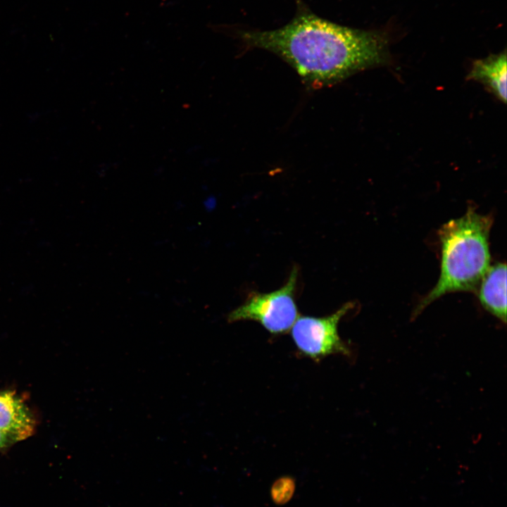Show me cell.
I'll return each instance as SVG.
<instances>
[{
  "mask_svg": "<svg viewBox=\"0 0 507 507\" xmlns=\"http://www.w3.org/2000/svg\"><path fill=\"white\" fill-rule=\"evenodd\" d=\"M18 442L12 435L0 430V450L6 449Z\"/></svg>",
  "mask_w": 507,
  "mask_h": 507,
  "instance_id": "cell-9",
  "label": "cell"
},
{
  "mask_svg": "<svg viewBox=\"0 0 507 507\" xmlns=\"http://www.w3.org/2000/svg\"><path fill=\"white\" fill-rule=\"evenodd\" d=\"M297 275V268L294 267L287 282L280 289L268 293H251L242 305L228 313L227 322L254 320L273 334L289 332L299 317L294 299Z\"/></svg>",
  "mask_w": 507,
  "mask_h": 507,
  "instance_id": "cell-3",
  "label": "cell"
},
{
  "mask_svg": "<svg viewBox=\"0 0 507 507\" xmlns=\"http://www.w3.org/2000/svg\"><path fill=\"white\" fill-rule=\"evenodd\" d=\"M493 218L470 207L439 230L441 267L434 287L418 303L413 317L448 293L475 292L489 268V234Z\"/></svg>",
  "mask_w": 507,
  "mask_h": 507,
  "instance_id": "cell-2",
  "label": "cell"
},
{
  "mask_svg": "<svg viewBox=\"0 0 507 507\" xmlns=\"http://www.w3.org/2000/svg\"><path fill=\"white\" fill-rule=\"evenodd\" d=\"M293 480L289 478H282L277 480L272 488V496L277 503L287 501L294 492Z\"/></svg>",
  "mask_w": 507,
  "mask_h": 507,
  "instance_id": "cell-8",
  "label": "cell"
},
{
  "mask_svg": "<svg viewBox=\"0 0 507 507\" xmlns=\"http://www.w3.org/2000/svg\"><path fill=\"white\" fill-rule=\"evenodd\" d=\"M35 420L27 405L12 392H0V430L18 442L30 437Z\"/></svg>",
  "mask_w": 507,
  "mask_h": 507,
  "instance_id": "cell-5",
  "label": "cell"
},
{
  "mask_svg": "<svg viewBox=\"0 0 507 507\" xmlns=\"http://www.w3.org/2000/svg\"><path fill=\"white\" fill-rule=\"evenodd\" d=\"M506 51L473 62L467 77L484 84L500 101H506Z\"/></svg>",
  "mask_w": 507,
  "mask_h": 507,
  "instance_id": "cell-7",
  "label": "cell"
},
{
  "mask_svg": "<svg viewBox=\"0 0 507 507\" xmlns=\"http://www.w3.org/2000/svg\"><path fill=\"white\" fill-rule=\"evenodd\" d=\"M285 25L273 30H240L247 47L276 54L289 64L306 84L318 89L382 63L386 42L375 32L337 24L313 13L301 0Z\"/></svg>",
  "mask_w": 507,
  "mask_h": 507,
  "instance_id": "cell-1",
  "label": "cell"
},
{
  "mask_svg": "<svg viewBox=\"0 0 507 507\" xmlns=\"http://www.w3.org/2000/svg\"><path fill=\"white\" fill-rule=\"evenodd\" d=\"M353 307L348 302L327 316H299L290 330L298 350L315 361L332 354L350 356V349L339 335L338 325Z\"/></svg>",
  "mask_w": 507,
  "mask_h": 507,
  "instance_id": "cell-4",
  "label": "cell"
},
{
  "mask_svg": "<svg viewBox=\"0 0 507 507\" xmlns=\"http://www.w3.org/2000/svg\"><path fill=\"white\" fill-rule=\"evenodd\" d=\"M478 297L484 308L506 322V265L499 263L489 267L480 283Z\"/></svg>",
  "mask_w": 507,
  "mask_h": 507,
  "instance_id": "cell-6",
  "label": "cell"
}]
</instances>
